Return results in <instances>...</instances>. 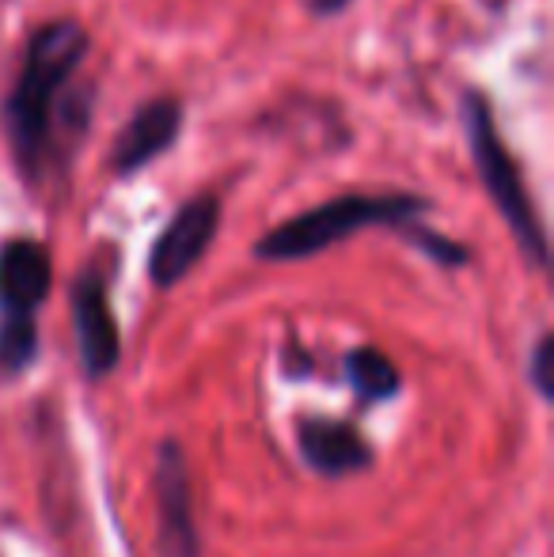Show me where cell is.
Returning a JSON list of instances; mask_svg holds the SVG:
<instances>
[{"label":"cell","instance_id":"1","mask_svg":"<svg viewBox=\"0 0 554 557\" xmlns=\"http://www.w3.org/2000/svg\"><path fill=\"white\" fill-rule=\"evenodd\" d=\"M91 50L88 30L76 20H53L27 42L20 81L4 99V133L23 175L35 183L61 152L58 137L69 125H84V111H73V81Z\"/></svg>","mask_w":554,"mask_h":557},{"label":"cell","instance_id":"10","mask_svg":"<svg viewBox=\"0 0 554 557\" xmlns=\"http://www.w3.org/2000/svg\"><path fill=\"white\" fill-rule=\"evenodd\" d=\"M349 383L357 387V395L361 398H387L395 387H399V372H395V364L384 357V352L377 349H357L349 352Z\"/></svg>","mask_w":554,"mask_h":557},{"label":"cell","instance_id":"7","mask_svg":"<svg viewBox=\"0 0 554 557\" xmlns=\"http://www.w3.org/2000/svg\"><path fill=\"white\" fill-rule=\"evenodd\" d=\"M76 311V334H81V352L88 372H107L119 360V326H114L111 304H107V288L96 273H84L76 281L73 293Z\"/></svg>","mask_w":554,"mask_h":557},{"label":"cell","instance_id":"8","mask_svg":"<svg viewBox=\"0 0 554 557\" xmlns=\"http://www.w3.org/2000/svg\"><path fill=\"white\" fill-rule=\"evenodd\" d=\"M304 459L311 462L323 474H349V470H361L369 462V447L349 425L338 421H311L300 433Z\"/></svg>","mask_w":554,"mask_h":557},{"label":"cell","instance_id":"6","mask_svg":"<svg viewBox=\"0 0 554 557\" xmlns=\"http://www.w3.org/2000/svg\"><path fill=\"white\" fill-rule=\"evenodd\" d=\"M53 281L50 250L35 239H12L0 247V308L4 315H27L46 300Z\"/></svg>","mask_w":554,"mask_h":557},{"label":"cell","instance_id":"13","mask_svg":"<svg viewBox=\"0 0 554 557\" xmlns=\"http://www.w3.org/2000/svg\"><path fill=\"white\" fill-rule=\"evenodd\" d=\"M551 357H554V342L543 337L540 349H535V380H540L543 395H551Z\"/></svg>","mask_w":554,"mask_h":557},{"label":"cell","instance_id":"4","mask_svg":"<svg viewBox=\"0 0 554 557\" xmlns=\"http://www.w3.org/2000/svg\"><path fill=\"white\" fill-rule=\"evenodd\" d=\"M217 224H221V201L213 194H198V198L186 201L171 216V224L160 232V239L152 243L148 277L160 288H171L175 281H183L198 265V258L206 255L209 243H213Z\"/></svg>","mask_w":554,"mask_h":557},{"label":"cell","instance_id":"5","mask_svg":"<svg viewBox=\"0 0 554 557\" xmlns=\"http://www.w3.org/2000/svg\"><path fill=\"white\" fill-rule=\"evenodd\" d=\"M178 129H183V103L171 96L148 99V103L137 107V114L122 125L119 137H114L111 168L119 171V175H137L145 163H152L156 156H163L175 145Z\"/></svg>","mask_w":554,"mask_h":557},{"label":"cell","instance_id":"3","mask_svg":"<svg viewBox=\"0 0 554 557\" xmlns=\"http://www.w3.org/2000/svg\"><path fill=\"white\" fill-rule=\"evenodd\" d=\"M459 107H464V129H467V140H471L475 168H479L490 201H494L497 213L517 232L520 247L543 265L547 262V235H543V224L535 221L532 201H528L517 163H513L509 148H505L502 133H497V122H494V111H490L487 96H482V91H467Z\"/></svg>","mask_w":554,"mask_h":557},{"label":"cell","instance_id":"14","mask_svg":"<svg viewBox=\"0 0 554 557\" xmlns=\"http://www.w3.org/2000/svg\"><path fill=\"white\" fill-rule=\"evenodd\" d=\"M349 4H354V0H308L311 15H319V20H331V15L346 12Z\"/></svg>","mask_w":554,"mask_h":557},{"label":"cell","instance_id":"2","mask_svg":"<svg viewBox=\"0 0 554 557\" xmlns=\"http://www.w3.org/2000/svg\"><path fill=\"white\" fill-rule=\"evenodd\" d=\"M426 198H410V194H346L334 198L319 209L293 216L255 247L259 258H274V262H293V258H308L327 250L331 243L349 239L354 232L372 224H392L407 227L418 213H426Z\"/></svg>","mask_w":554,"mask_h":557},{"label":"cell","instance_id":"11","mask_svg":"<svg viewBox=\"0 0 554 557\" xmlns=\"http://www.w3.org/2000/svg\"><path fill=\"white\" fill-rule=\"evenodd\" d=\"M35 357V326L27 315H4L0 326V368L15 372Z\"/></svg>","mask_w":554,"mask_h":557},{"label":"cell","instance_id":"12","mask_svg":"<svg viewBox=\"0 0 554 557\" xmlns=\"http://www.w3.org/2000/svg\"><path fill=\"white\" fill-rule=\"evenodd\" d=\"M410 235L421 243V247L429 250V255H436L441 262H464L467 258V250L464 247H456V243H444V239H436V235H429V232H421V227H410Z\"/></svg>","mask_w":554,"mask_h":557},{"label":"cell","instance_id":"9","mask_svg":"<svg viewBox=\"0 0 554 557\" xmlns=\"http://www.w3.org/2000/svg\"><path fill=\"white\" fill-rule=\"evenodd\" d=\"M160 500L163 520H168V543L183 557H194V531H190V505H186V474L178 467L175 447H163V470H160Z\"/></svg>","mask_w":554,"mask_h":557}]
</instances>
